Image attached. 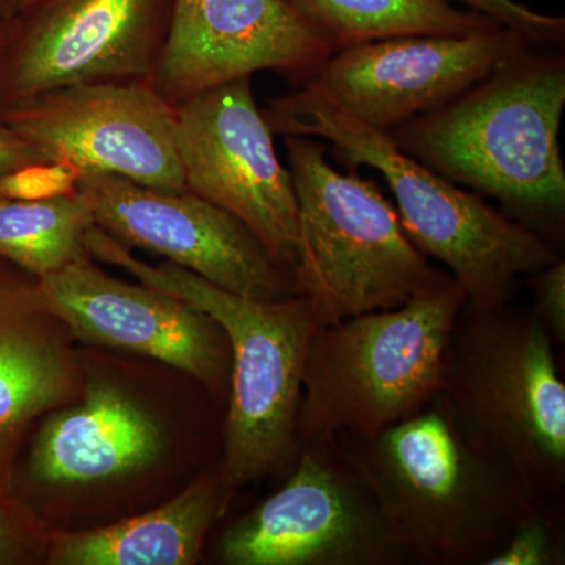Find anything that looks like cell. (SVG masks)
I'll return each instance as SVG.
<instances>
[{
  "label": "cell",
  "mask_w": 565,
  "mask_h": 565,
  "mask_svg": "<svg viewBox=\"0 0 565 565\" xmlns=\"http://www.w3.org/2000/svg\"><path fill=\"white\" fill-rule=\"evenodd\" d=\"M527 46L440 109L390 132L394 143L556 247L564 239L559 132L565 57Z\"/></svg>",
  "instance_id": "cell-1"
},
{
  "label": "cell",
  "mask_w": 565,
  "mask_h": 565,
  "mask_svg": "<svg viewBox=\"0 0 565 565\" xmlns=\"http://www.w3.org/2000/svg\"><path fill=\"white\" fill-rule=\"evenodd\" d=\"M414 564L486 565L545 505L468 444L440 396L374 437H334Z\"/></svg>",
  "instance_id": "cell-2"
},
{
  "label": "cell",
  "mask_w": 565,
  "mask_h": 565,
  "mask_svg": "<svg viewBox=\"0 0 565 565\" xmlns=\"http://www.w3.org/2000/svg\"><path fill=\"white\" fill-rule=\"evenodd\" d=\"M274 134L330 141L340 162L382 174L405 233L478 307L511 302L520 278L563 258L541 234L405 154L377 131L297 88L263 110Z\"/></svg>",
  "instance_id": "cell-3"
},
{
  "label": "cell",
  "mask_w": 565,
  "mask_h": 565,
  "mask_svg": "<svg viewBox=\"0 0 565 565\" xmlns=\"http://www.w3.org/2000/svg\"><path fill=\"white\" fill-rule=\"evenodd\" d=\"M85 248L92 258L199 308L225 333L232 371L218 479L226 501L264 476L291 470L300 451L305 363L319 327L310 302L300 296L280 302L245 299L177 264L152 266L96 225L85 234Z\"/></svg>",
  "instance_id": "cell-4"
},
{
  "label": "cell",
  "mask_w": 565,
  "mask_h": 565,
  "mask_svg": "<svg viewBox=\"0 0 565 565\" xmlns=\"http://www.w3.org/2000/svg\"><path fill=\"white\" fill-rule=\"evenodd\" d=\"M441 399L468 444L542 503L559 505L565 385L555 344L533 311L467 300L446 349Z\"/></svg>",
  "instance_id": "cell-5"
},
{
  "label": "cell",
  "mask_w": 565,
  "mask_h": 565,
  "mask_svg": "<svg viewBox=\"0 0 565 565\" xmlns=\"http://www.w3.org/2000/svg\"><path fill=\"white\" fill-rule=\"evenodd\" d=\"M465 302L462 286L449 278L392 310L318 327L305 363L300 445L374 437L434 403Z\"/></svg>",
  "instance_id": "cell-6"
},
{
  "label": "cell",
  "mask_w": 565,
  "mask_h": 565,
  "mask_svg": "<svg viewBox=\"0 0 565 565\" xmlns=\"http://www.w3.org/2000/svg\"><path fill=\"white\" fill-rule=\"evenodd\" d=\"M299 217L297 292L318 326L392 310L452 278L416 248L377 182L338 172L322 140L285 136Z\"/></svg>",
  "instance_id": "cell-7"
},
{
  "label": "cell",
  "mask_w": 565,
  "mask_h": 565,
  "mask_svg": "<svg viewBox=\"0 0 565 565\" xmlns=\"http://www.w3.org/2000/svg\"><path fill=\"white\" fill-rule=\"evenodd\" d=\"M280 490L226 527L230 565L414 564L362 473L334 438L300 445Z\"/></svg>",
  "instance_id": "cell-8"
},
{
  "label": "cell",
  "mask_w": 565,
  "mask_h": 565,
  "mask_svg": "<svg viewBox=\"0 0 565 565\" xmlns=\"http://www.w3.org/2000/svg\"><path fill=\"white\" fill-rule=\"evenodd\" d=\"M174 114L188 191L239 218L292 274L299 259L296 191L256 104L252 77L200 93Z\"/></svg>",
  "instance_id": "cell-9"
},
{
  "label": "cell",
  "mask_w": 565,
  "mask_h": 565,
  "mask_svg": "<svg viewBox=\"0 0 565 565\" xmlns=\"http://www.w3.org/2000/svg\"><path fill=\"white\" fill-rule=\"evenodd\" d=\"M77 191L96 226L126 247L163 256L245 299L280 302L299 296L292 274L222 207L191 191H162L106 172H85Z\"/></svg>",
  "instance_id": "cell-10"
},
{
  "label": "cell",
  "mask_w": 565,
  "mask_h": 565,
  "mask_svg": "<svg viewBox=\"0 0 565 565\" xmlns=\"http://www.w3.org/2000/svg\"><path fill=\"white\" fill-rule=\"evenodd\" d=\"M174 120V107L150 81L85 82L0 107V121L51 161L188 191Z\"/></svg>",
  "instance_id": "cell-11"
},
{
  "label": "cell",
  "mask_w": 565,
  "mask_h": 565,
  "mask_svg": "<svg viewBox=\"0 0 565 565\" xmlns=\"http://www.w3.org/2000/svg\"><path fill=\"white\" fill-rule=\"evenodd\" d=\"M534 46L503 25L465 35H403L333 52L300 90L382 132L440 109Z\"/></svg>",
  "instance_id": "cell-12"
},
{
  "label": "cell",
  "mask_w": 565,
  "mask_h": 565,
  "mask_svg": "<svg viewBox=\"0 0 565 565\" xmlns=\"http://www.w3.org/2000/svg\"><path fill=\"white\" fill-rule=\"evenodd\" d=\"M173 0H43L11 22L0 107L85 82L150 81Z\"/></svg>",
  "instance_id": "cell-13"
},
{
  "label": "cell",
  "mask_w": 565,
  "mask_h": 565,
  "mask_svg": "<svg viewBox=\"0 0 565 565\" xmlns=\"http://www.w3.org/2000/svg\"><path fill=\"white\" fill-rule=\"evenodd\" d=\"M332 54L292 0H173L150 82L177 107L258 71L300 87Z\"/></svg>",
  "instance_id": "cell-14"
},
{
  "label": "cell",
  "mask_w": 565,
  "mask_h": 565,
  "mask_svg": "<svg viewBox=\"0 0 565 565\" xmlns=\"http://www.w3.org/2000/svg\"><path fill=\"white\" fill-rule=\"evenodd\" d=\"M36 282L47 310L73 337L150 356L212 392L228 384L232 352L221 326L172 294L118 280L90 255Z\"/></svg>",
  "instance_id": "cell-15"
},
{
  "label": "cell",
  "mask_w": 565,
  "mask_h": 565,
  "mask_svg": "<svg viewBox=\"0 0 565 565\" xmlns=\"http://www.w3.org/2000/svg\"><path fill=\"white\" fill-rule=\"evenodd\" d=\"M70 330L47 310L39 282L0 259V494L35 419L79 399L85 382Z\"/></svg>",
  "instance_id": "cell-16"
},
{
  "label": "cell",
  "mask_w": 565,
  "mask_h": 565,
  "mask_svg": "<svg viewBox=\"0 0 565 565\" xmlns=\"http://www.w3.org/2000/svg\"><path fill=\"white\" fill-rule=\"evenodd\" d=\"M161 449V426L150 412L120 386L90 381L43 424L28 475L40 484H92L148 467Z\"/></svg>",
  "instance_id": "cell-17"
},
{
  "label": "cell",
  "mask_w": 565,
  "mask_h": 565,
  "mask_svg": "<svg viewBox=\"0 0 565 565\" xmlns=\"http://www.w3.org/2000/svg\"><path fill=\"white\" fill-rule=\"evenodd\" d=\"M226 504L218 475H202L147 514L96 530L52 535L46 559L58 565H192L200 559L207 531Z\"/></svg>",
  "instance_id": "cell-18"
},
{
  "label": "cell",
  "mask_w": 565,
  "mask_h": 565,
  "mask_svg": "<svg viewBox=\"0 0 565 565\" xmlns=\"http://www.w3.org/2000/svg\"><path fill=\"white\" fill-rule=\"evenodd\" d=\"M333 52L403 35H465L500 25L446 0H292Z\"/></svg>",
  "instance_id": "cell-19"
},
{
  "label": "cell",
  "mask_w": 565,
  "mask_h": 565,
  "mask_svg": "<svg viewBox=\"0 0 565 565\" xmlns=\"http://www.w3.org/2000/svg\"><path fill=\"white\" fill-rule=\"evenodd\" d=\"M95 225L79 191L51 200L0 196V259L40 280L88 255L85 234Z\"/></svg>",
  "instance_id": "cell-20"
},
{
  "label": "cell",
  "mask_w": 565,
  "mask_h": 565,
  "mask_svg": "<svg viewBox=\"0 0 565 565\" xmlns=\"http://www.w3.org/2000/svg\"><path fill=\"white\" fill-rule=\"evenodd\" d=\"M565 542L559 505H545L523 520L486 565H563Z\"/></svg>",
  "instance_id": "cell-21"
},
{
  "label": "cell",
  "mask_w": 565,
  "mask_h": 565,
  "mask_svg": "<svg viewBox=\"0 0 565 565\" xmlns=\"http://www.w3.org/2000/svg\"><path fill=\"white\" fill-rule=\"evenodd\" d=\"M51 535L20 498L0 494V565L46 559Z\"/></svg>",
  "instance_id": "cell-22"
},
{
  "label": "cell",
  "mask_w": 565,
  "mask_h": 565,
  "mask_svg": "<svg viewBox=\"0 0 565 565\" xmlns=\"http://www.w3.org/2000/svg\"><path fill=\"white\" fill-rule=\"evenodd\" d=\"M81 167L70 159L31 163L0 174V196L17 200H51L77 192Z\"/></svg>",
  "instance_id": "cell-23"
},
{
  "label": "cell",
  "mask_w": 565,
  "mask_h": 565,
  "mask_svg": "<svg viewBox=\"0 0 565 565\" xmlns=\"http://www.w3.org/2000/svg\"><path fill=\"white\" fill-rule=\"evenodd\" d=\"M446 2L463 3L468 10L484 14L503 28L525 36L534 46H559L565 39L563 17L537 13L514 0H446Z\"/></svg>",
  "instance_id": "cell-24"
},
{
  "label": "cell",
  "mask_w": 565,
  "mask_h": 565,
  "mask_svg": "<svg viewBox=\"0 0 565 565\" xmlns=\"http://www.w3.org/2000/svg\"><path fill=\"white\" fill-rule=\"evenodd\" d=\"M526 285L534 297L531 308L553 344L565 343V262L563 258L527 275Z\"/></svg>",
  "instance_id": "cell-25"
},
{
  "label": "cell",
  "mask_w": 565,
  "mask_h": 565,
  "mask_svg": "<svg viewBox=\"0 0 565 565\" xmlns=\"http://www.w3.org/2000/svg\"><path fill=\"white\" fill-rule=\"evenodd\" d=\"M51 159L43 154L39 148L33 147L9 126L0 121V174L31 166V163L50 162Z\"/></svg>",
  "instance_id": "cell-26"
},
{
  "label": "cell",
  "mask_w": 565,
  "mask_h": 565,
  "mask_svg": "<svg viewBox=\"0 0 565 565\" xmlns=\"http://www.w3.org/2000/svg\"><path fill=\"white\" fill-rule=\"evenodd\" d=\"M43 0H0V22L20 20L22 14L35 9Z\"/></svg>",
  "instance_id": "cell-27"
},
{
  "label": "cell",
  "mask_w": 565,
  "mask_h": 565,
  "mask_svg": "<svg viewBox=\"0 0 565 565\" xmlns=\"http://www.w3.org/2000/svg\"><path fill=\"white\" fill-rule=\"evenodd\" d=\"M11 29V22H0V51H2L3 44L9 39Z\"/></svg>",
  "instance_id": "cell-28"
}]
</instances>
